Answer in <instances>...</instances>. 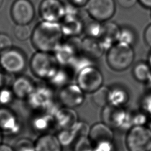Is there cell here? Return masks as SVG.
I'll return each mask as SVG.
<instances>
[{
	"instance_id": "cell-16",
	"label": "cell",
	"mask_w": 151,
	"mask_h": 151,
	"mask_svg": "<svg viewBox=\"0 0 151 151\" xmlns=\"http://www.w3.org/2000/svg\"><path fill=\"white\" fill-rule=\"evenodd\" d=\"M55 126L59 130L70 129L78 121V114L73 109L63 106L59 107L54 115Z\"/></svg>"
},
{
	"instance_id": "cell-17",
	"label": "cell",
	"mask_w": 151,
	"mask_h": 151,
	"mask_svg": "<svg viewBox=\"0 0 151 151\" xmlns=\"http://www.w3.org/2000/svg\"><path fill=\"white\" fill-rule=\"evenodd\" d=\"M35 84L28 77L19 76L11 83V88L15 98L26 100L34 90Z\"/></svg>"
},
{
	"instance_id": "cell-23",
	"label": "cell",
	"mask_w": 151,
	"mask_h": 151,
	"mask_svg": "<svg viewBox=\"0 0 151 151\" xmlns=\"http://www.w3.org/2000/svg\"><path fill=\"white\" fill-rule=\"evenodd\" d=\"M70 80L71 74L69 70H67V67L60 66L47 82L52 88H61L68 84Z\"/></svg>"
},
{
	"instance_id": "cell-20",
	"label": "cell",
	"mask_w": 151,
	"mask_h": 151,
	"mask_svg": "<svg viewBox=\"0 0 151 151\" xmlns=\"http://www.w3.org/2000/svg\"><path fill=\"white\" fill-rule=\"evenodd\" d=\"M35 151H62L57 136L51 133L40 134L34 141Z\"/></svg>"
},
{
	"instance_id": "cell-48",
	"label": "cell",
	"mask_w": 151,
	"mask_h": 151,
	"mask_svg": "<svg viewBox=\"0 0 151 151\" xmlns=\"http://www.w3.org/2000/svg\"><path fill=\"white\" fill-rule=\"evenodd\" d=\"M2 133H1V132L0 131V145L1 144V143H2Z\"/></svg>"
},
{
	"instance_id": "cell-33",
	"label": "cell",
	"mask_w": 151,
	"mask_h": 151,
	"mask_svg": "<svg viewBox=\"0 0 151 151\" xmlns=\"http://www.w3.org/2000/svg\"><path fill=\"white\" fill-rule=\"evenodd\" d=\"M15 151H35L34 142L27 138H22L17 141L14 147Z\"/></svg>"
},
{
	"instance_id": "cell-3",
	"label": "cell",
	"mask_w": 151,
	"mask_h": 151,
	"mask_svg": "<svg viewBox=\"0 0 151 151\" xmlns=\"http://www.w3.org/2000/svg\"><path fill=\"white\" fill-rule=\"evenodd\" d=\"M134 52L132 45L117 42L107 52L106 61L114 71H122L128 68L133 63Z\"/></svg>"
},
{
	"instance_id": "cell-10",
	"label": "cell",
	"mask_w": 151,
	"mask_h": 151,
	"mask_svg": "<svg viewBox=\"0 0 151 151\" xmlns=\"http://www.w3.org/2000/svg\"><path fill=\"white\" fill-rule=\"evenodd\" d=\"M21 128V122L15 111L8 107L0 106V131L2 134L15 136Z\"/></svg>"
},
{
	"instance_id": "cell-39",
	"label": "cell",
	"mask_w": 151,
	"mask_h": 151,
	"mask_svg": "<svg viewBox=\"0 0 151 151\" xmlns=\"http://www.w3.org/2000/svg\"><path fill=\"white\" fill-rule=\"evenodd\" d=\"M133 126V117H132V113L129 111H127V114L126 116V117L120 126V129L123 130L128 131L130 130Z\"/></svg>"
},
{
	"instance_id": "cell-51",
	"label": "cell",
	"mask_w": 151,
	"mask_h": 151,
	"mask_svg": "<svg viewBox=\"0 0 151 151\" xmlns=\"http://www.w3.org/2000/svg\"><path fill=\"white\" fill-rule=\"evenodd\" d=\"M150 151H151V149H150Z\"/></svg>"
},
{
	"instance_id": "cell-40",
	"label": "cell",
	"mask_w": 151,
	"mask_h": 151,
	"mask_svg": "<svg viewBox=\"0 0 151 151\" xmlns=\"http://www.w3.org/2000/svg\"><path fill=\"white\" fill-rule=\"evenodd\" d=\"M116 1L121 7L129 9L133 7L138 2V0H116Z\"/></svg>"
},
{
	"instance_id": "cell-36",
	"label": "cell",
	"mask_w": 151,
	"mask_h": 151,
	"mask_svg": "<svg viewBox=\"0 0 151 151\" xmlns=\"http://www.w3.org/2000/svg\"><path fill=\"white\" fill-rule=\"evenodd\" d=\"M114 147L112 141H101L96 143L93 151H114Z\"/></svg>"
},
{
	"instance_id": "cell-15",
	"label": "cell",
	"mask_w": 151,
	"mask_h": 151,
	"mask_svg": "<svg viewBox=\"0 0 151 151\" xmlns=\"http://www.w3.org/2000/svg\"><path fill=\"white\" fill-rule=\"evenodd\" d=\"M61 22L63 33L67 37L79 36L84 31V24L79 14H65Z\"/></svg>"
},
{
	"instance_id": "cell-45",
	"label": "cell",
	"mask_w": 151,
	"mask_h": 151,
	"mask_svg": "<svg viewBox=\"0 0 151 151\" xmlns=\"http://www.w3.org/2000/svg\"><path fill=\"white\" fill-rule=\"evenodd\" d=\"M5 75L0 73V88L5 86Z\"/></svg>"
},
{
	"instance_id": "cell-50",
	"label": "cell",
	"mask_w": 151,
	"mask_h": 151,
	"mask_svg": "<svg viewBox=\"0 0 151 151\" xmlns=\"http://www.w3.org/2000/svg\"><path fill=\"white\" fill-rule=\"evenodd\" d=\"M149 129H150V130L151 131V121L149 122Z\"/></svg>"
},
{
	"instance_id": "cell-31",
	"label": "cell",
	"mask_w": 151,
	"mask_h": 151,
	"mask_svg": "<svg viewBox=\"0 0 151 151\" xmlns=\"http://www.w3.org/2000/svg\"><path fill=\"white\" fill-rule=\"evenodd\" d=\"M15 99V97L11 87L4 86L0 88V106L8 107Z\"/></svg>"
},
{
	"instance_id": "cell-1",
	"label": "cell",
	"mask_w": 151,
	"mask_h": 151,
	"mask_svg": "<svg viewBox=\"0 0 151 151\" xmlns=\"http://www.w3.org/2000/svg\"><path fill=\"white\" fill-rule=\"evenodd\" d=\"M63 36L60 22L42 20L32 31L31 39L38 51L53 52L62 43Z\"/></svg>"
},
{
	"instance_id": "cell-6",
	"label": "cell",
	"mask_w": 151,
	"mask_h": 151,
	"mask_svg": "<svg viewBox=\"0 0 151 151\" xmlns=\"http://www.w3.org/2000/svg\"><path fill=\"white\" fill-rule=\"evenodd\" d=\"M127 151H150L151 131L145 126H134L127 131L125 137Z\"/></svg>"
},
{
	"instance_id": "cell-18",
	"label": "cell",
	"mask_w": 151,
	"mask_h": 151,
	"mask_svg": "<svg viewBox=\"0 0 151 151\" xmlns=\"http://www.w3.org/2000/svg\"><path fill=\"white\" fill-rule=\"evenodd\" d=\"M78 52L70 44L66 41L62 43L53 52L58 64L60 66L68 67Z\"/></svg>"
},
{
	"instance_id": "cell-49",
	"label": "cell",
	"mask_w": 151,
	"mask_h": 151,
	"mask_svg": "<svg viewBox=\"0 0 151 151\" xmlns=\"http://www.w3.org/2000/svg\"><path fill=\"white\" fill-rule=\"evenodd\" d=\"M4 0H0V8L2 6V5L4 4Z\"/></svg>"
},
{
	"instance_id": "cell-4",
	"label": "cell",
	"mask_w": 151,
	"mask_h": 151,
	"mask_svg": "<svg viewBox=\"0 0 151 151\" xmlns=\"http://www.w3.org/2000/svg\"><path fill=\"white\" fill-rule=\"evenodd\" d=\"M31 71L35 76L48 80L60 66L51 52L38 51L34 53L29 62Z\"/></svg>"
},
{
	"instance_id": "cell-35",
	"label": "cell",
	"mask_w": 151,
	"mask_h": 151,
	"mask_svg": "<svg viewBox=\"0 0 151 151\" xmlns=\"http://www.w3.org/2000/svg\"><path fill=\"white\" fill-rule=\"evenodd\" d=\"M12 40L6 34L0 33V53L12 47Z\"/></svg>"
},
{
	"instance_id": "cell-12",
	"label": "cell",
	"mask_w": 151,
	"mask_h": 151,
	"mask_svg": "<svg viewBox=\"0 0 151 151\" xmlns=\"http://www.w3.org/2000/svg\"><path fill=\"white\" fill-rule=\"evenodd\" d=\"M11 15L17 24H28L34 18V6L30 0H15L11 6Z\"/></svg>"
},
{
	"instance_id": "cell-25",
	"label": "cell",
	"mask_w": 151,
	"mask_h": 151,
	"mask_svg": "<svg viewBox=\"0 0 151 151\" xmlns=\"http://www.w3.org/2000/svg\"><path fill=\"white\" fill-rule=\"evenodd\" d=\"M132 74L137 81L146 83L151 77V67L147 62H139L134 65Z\"/></svg>"
},
{
	"instance_id": "cell-37",
	"label": "cell",
	"mask_w": 151,
	"mask_h": 151,
	"mask_svg": "<svg viewBox=\"0 0 151 151\" xmlns=\"http://www.w3.org/2000/svg\"><path fill=\"white\" fill-rule=\"evenodd\" d=\"M133 126H145L147 122V117L143 112L132 113Z\"/></svg>"
},
{
	"instance_id": "cell-13",
	"label": "cell",
	"mask_w": 151,
	"mask_h": 151,
	"mask_svg": "<svg viewBox=\"0 0 151 151\" xmlns=\"http://www.w3.org/2000/svg\"><path fill=\"white\" fill-rule=\"evenodd\" d=\"M30 125L34 132L40 134L50 133L52 128H57L54 115L47 111H36L31 119Z\"/></svg>"
},
{
	"instance_id": "cell-7",
	"label": "cell",
	"mask_w": 151,
	"mask_h": 151,
	"mask_svg": "<svg viewBox=\"0 0 151 151\" xmlns=\"http://www.w3.org/2000/svg\"><path fill=\"white\" fill-rule=\"evenodd\" d=\"M76 75V84L84 93H93L103 86V76L95 65L82 69Z\"/></svg>"
},
{
	"instance_id": "cell-27",
	"label": "cell",
	"mask_w": 151,
	"mask_h": 151,
	"mask_svg": "<svg viewBox=\"0 0 151 151\" xmlns=\"http://www.w3.org/2000/svg\"><path fill=\"white\" fill-rule=\"evenodd\" d=\"M103 27V24L101 22L93 19L84 25V31L86 32V36L99 39L102 34Z\"/></svg>"
},
{
	"instance_id": "cell-5",
	"label": "cell",
	"mask_w": 151,
	"mask_h": 151,
	"mask_svg": "<svg viewBox=\"0 0 151 151\" xmlns=\"http://www.w3.org/2000/svg\"><path fill=\"white\" fill-rule=\"evenodd\" d=\"M27 64L25 54L17 48L11 47L0 53V67L8 74L22 73Z\"/></svg>"
},
{
	"instance_id": "cell-46",
	"label": "cell",
	"mask_w": 151,
	"mask_h": 151,
	"mask_svg": "<svg viewBox=\"0 0 151 151\" xmlns=\"http://www.w3.org/2000/svg\"><path fill=\"white\" fill-rule=\"evenodd\" d=\"M146 85H147V88L151 90V77L149 78V80L146 82Z\"/></svg>"
},
{
	"instance_id": "cell-47",
	"label": "cell",
	"mask_w": 151,
	"mask_h": 151,
	"mask_svg": "<svg viewBox=\"0 0 151 151\" xmlns=\"http://www.w3.org/2000/svg\"><path fill=\"white\" fill-rule=\"evenodd\" d=\"M147 63L149 64V65L151 67V52L149 53V57H148V60H147Z\"/></svg>"
},
{
	"instance_id": "cell-11",
	"label": "cell",
	"mask_w": 151,
	"mask_h": 151,
	"mask_svg": "<svg viewBox=\"0 0 151 151\" xmlns=\"http://www.w3.org/2000/svg\"><path fill=\"white\" fill-rule=\"evenodd\" d=\"M84 98V92L77 84L69 83L60 88L58 94V100L63 106L73 109L81 106Z\"/></svg>"
},
{
	"instance_id": "cell-9",
	"label": "cell",
	"mask_w": 151,
	"mask_h": 151,
	"mask_svg": "<svg viewBox=\"0 0 151 151\" xmlns=\"http://www.w3.org/2000/svg\"><path fill=\"white\" fill-rule=\"evenodd\" d=\"M65 13V4L60 0H42L39 14L43 21L60 22Z\"/></svg>"
},
{
	"instance_id": "cell-22",
	"label": "cell",
	"mask_w": 151,
	"mask_h": 151,
	"mask_svg": "<svg viewBox=\"0 0 151 151\" xmlns=\"http://www.w3.org/2000/svg\"><path fill=\"white\" fill-rule=\"evenodd\" d=\"M88 137L96 143L105 140L112 141L114 134L109 126L103 122H99L90 127Z\"/></svg>"
},
{
	"instance_id": "cell-29",
	"label": "cell",
	"mask_w": 151,
	"mask_h": 151,
	"mask_svg": "<svg viewBox=\"0 0 151 151\" xmlns=\"http://www.w3.org/2000/svg\"><path fill=\"white\" fill-rule=\"evenodd\" d=\"M136 32L132 28L129 27L121 28L118 42H123L132 46L136 42Z\"/></svg>"
},
{
	"instance_id": "cell-26",
	"label": "cell",
	"mask_w": 151,
	"mask_h": 151,
	"mask_svg": "<svg viewBox=\"0 0 151 151\" xmlns=\"http://www.w3.org/2000/svg\"><path fill=\"white\" fill-rule=\"evenodd\" d=\"M109 93L110 88L107 86H102L92 93L93 100L96 104L103 107L109 104Z\"/></svg>"
},
{
	"instance_id": "cell-21",
	"label": "cell",
	"mask_w": 151,
	"mask_h": 151,
	"mask_svg": "<svg viewBox=\"0 0 151 151\" xmlns=\"http://www.w3.org/2000/svg\"><path fill=\"white\" fill-rule=\"evenodd\" d=\"M105 49L98 38L86 36L82 39L81 52L96 60L100 58L103 54Z\"/></svg>"
},
{
	"instance_id": "cell-32",
	"label": "cell",
	"mask_w": 151,
	"mask_h": 151,
	"mask_svg": "<svg viewBox=\"0 0 151 151\" xmlns=\"http://www.w3.org/2000/svg\"><path fill=\"white\" fill-rule=\"evenodd\" d=\"M91 141L88 136L78 137L74 146V151H93Z\"/></svg>"
},
{
	"instance_id": "cell-38",
	"label": "cell",
	"mask_w": 151,
	"mask_h": 151,
	"mask_svg": "<svg viewBox=\"0 0 151 151\" xmlns=\"http://www.w3.org/2000/svg\"><path fill=\"white\" fill-rule=\"evenodd\" d=\"M141 104L143 110L146 113L151 114V92L143 96Z\"/></svg>"
},
{
	"instance_id": "cell-14",
	"label": "cell",
	"mask_w": 151,
	"mask_h": 151,
	"mask_svg": "<svg viewBox=\"0 0 151 151\" xmlns=\"http://www.w3.org/2000/svg\"><path fill=\"white\" fill-rule=\"evenodd\" d=\"M127 114V111L122 107L107 104L103 107L101 113L102 122L110 127L120 128Z\"/></svg>"
},
{
	"instance_id": "cell-41",
	"label": "cell",
	"mask_w": 151,
	"mask_h": 151,
	"mask_svg": "<svg viewBox=\"0 0 151 151\" xmlns=\"http://www.w3.org/2000/svg\"><path fill=\"white\" fill-rule=\"evenodd\" d=\"M143 38L146 44L151 47V24L148 25L145 29Z\"/></svg>"
},
{
	"instance_id": "cell-42",
	"label": "cell",
	"mask_w": 151,
	"mask_h": 151,
	"mask_svg": "<svg viewBox=\"0 0 151 151\" xmlns=\"http://www.w3.org/2000/svg\"><path fill=\"white\" fill-rule=\"evenodd\" d=\"M88 1V0H68L70 4L78 8L85 6Z\"/></svg>"
},
{
	"instance_id": "cell-34",
	"label": "cell",
	"mask_w": 151,
	"mask_h": 151,
	"mask_svg": "<svg viewBox=\"0 0 151 151\" xmlns=\"http://www.w3.org/2000/svg\"><path fill=\"white\" fill-rule=\"evenodd\" d=\"M71 129L73 130L78 138L81 136H88L90 127L84 122L78 121Z\"/></svg>"
},
{
	"instance_id": "cell-30",
	"label": "cell",
	"mask_w": 151,
	"mask_h": 151,
	"mask_svg": "<svg viewBox=\"0 0 151 151\" xmlns=\"http://www.w3.org/2000/svg\"><path fill=\"white\" fill-rule=\"evenodd\" d=\"M14 34L17 40L24 41L31 37L32 31L28 24H17L14 28Z\"/></svg>"
},
{
	"instance_id": "cell-43",
	"label": "cell",
	"mask_w": 151,
	"mask_h": 151,
	"mask_svg": "<svg viewBox=\"0 0 151 151\" xmlns=\"http://www.w3.org/2000/svg\"><path fill=\"white\" fill-rule=\"evenodd\" d=\"M0 151H15V150L14 147L8 144L1 143L0 145Z\"/></svg>"
},
{
	"instance_id": "cell-19",
	"label": "cell",
	"mask_w": 151,
	"mask_h": 151,
	"mask_svg": "<svg viewBox=\"0 0 151 151\" xmlns=\"http://www.w3.org/2000/svg\"><path fill=\"white\" fill-rule=\"evenodd\" d=\"M120 29L121 27L114 22L106 21L103 24L102 34L99 40L105 50H108L119 41Z\"/></svg>"
},
{
	"instance_id": "cell-44",
	"label": "cell",
	"mask_w": 151,
	"mask_h": 151,
	"mask_svg": "<svg viewBox=\"0 0 151 151\" xmlns=\"http://www.w3.org/2000/svg\"><path fill=\"white\" fill-rule=\"evenodd\" d=\"M138 2L142 6L151 9V0H138Z\"/></svg>"
},
{
	"instance_id": "cell-8",
	"label": "cell",
	"mask_w": 151,
	"mask_h": 151,
	"mask_svg": "<svg viewBox=\"0 0 151 151\" xmlns=\"http://www.w3.org/2000/svg\"><path fill=\"white\" fill-rule=\"evenodd\" d=\"M85 8L93 19L103 22L115 14L116 3L114 0H88Z\"/></svg>"
},
{
	"instance_id": "cell-28",
	"label": "cell",
	"mask_w": 151,
	"mask_h": 151,
	"mask_svg": "<svg viewBox=\"0 0 151 151\" xmlns=\"http://www.w3.org/2000/svg\"><path fill=\"white\" fill-rule=\"evenodd\" d=\"M57 136L62 146H70L77 138L71 128L60 130Z\"/></svg>"
},
{
	"instance_id": "cell-2",
	"label": "cell",
	"mask_w": 151,
	"mask_h": 151,
	"mask_svg": "<svg viewBox=\"0 0 151 151\" xmlns=\"http://www.w3.org/2000/svg\"><path fill=\"white\" fill-rule=\"evenodd\" d=\"M25 100L28 107L34 112L47 111L54 114L59 108L55 104L52 88L49 85L35 86Z\"/></svg>"
},
{
	"instance_id": "cell-24",
	"label": "cell",
	"mask_w": 151,
	"mask_h": 151,
	"mask_svg": "<svg viewBox=\"0 0 151 151\" xmlns=\"http://www.w3.org/2000/svg\"><path fill=\"white\" fill-rule=\"evenodd\" d=\"M129 99V93L122 87L115 86L110 88L109 104L114 107H122L127 103Z\"/></svg>"
}]
</instances>
